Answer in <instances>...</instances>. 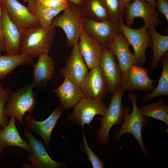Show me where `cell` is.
<instances>
[{
  "mask_svg": "<svg viewBox=\"0 0 168 168\" xmlns=\"http://www.w3.org/2000/svg\"><path fill=\"white\" fill-rule=\"evenodd\" d=\"M55 26L40 25L30 27L22 34L20 54L35 59L50 52L56 32Z\"/></svg>",
  "mask_w": 168,
  "mask_h": 168,
  "instance_id": "6da1fadb",
  "label": "cell"
},
{
  "mask_svg": "<svg viewBox=\"0 0 168 168\" xmlns=\"http://www.w3.org/2000/svg\"><path fill=\"white\" fill-rule=\"evenodd\" d=\"M128 96L131 101L133 111L129 113V108H124L122 125L114 136L116 140H118L124 133H128L133 135L138 141L144 156L148 158L150 155L143 143L142 133V128L147 126L149 119L142 114L138 107L137 95L130 92H128Z\"/></svg>",
  "mask_w": 168,
  "mask_h": 168,
  "instance_id": "7a4b0ae2",
  "label": "cell"
},
{
  "mask_svg": "<svg viewBox=\"0 0 168 168\" xmlns=\"http://www.w3.org/2000/svg\"><path fill=\"white\" fill-rule=\"evenodd\" d=\"M85 15L82 8L69 1L67 7L59 16L54 19L51 25L58 27L64 32L68 47H72L78 42L84 30Z\"/></svg>",
  "mask_w": 168,
  "mask_h": 168,
  "instance_id": "3957f363",
  "label": "cell"
},
{
  "mask_svg": "<svg viewBox=\"0 0 168 168\" xmlns=\"http://www.w3.org/2000/svg\"><path fill=\"white\" fill-rule=\"evenodd\" d=\"M125 91L120 86L112 94L110 105L107 108L105 114L99 118L101 124L96 140L101 145H108V134L113 126L115 124L120 125L123 122L124 108L122 106V98Z\"/></svg>",
  "mask_w": 168,
  "mask_h": 168,
  "instance_id": "277c9868",
  "label": "cell"
},
{
  "mask_svg": "<svg viewBox=\"0 0 168 168\" xmlns=\"http://www.w3.org/2000/svg\"><path fill=\"white\" fill-rule=\"evenodd\" d=\"M34 88L30 84L16 89L12 92L5 105L7 116L15 117L24 127L23 119L25 113L31 114L36 105Z\"/></svg>",
  "mask_w": 168,
  "mask_h": 168,
  "instance_id": "5b68a950",
  "label": "cell"
},
{
  "mask_svg": "<svg viewBox=\"0 0 168 168\" xmlns=\"http://www.w3.org/2000/svg\"><path fill=\"white\" fill-rule=\"evenodd\" d=\"M73 111L68 116L69 121L81 126L89 125L97 115L103 116L107 107L102 100H94L83 97L73 107Z\"/></svg>",
  "mask_w": 168,
  "mask_h": 168,
  "instance_id": "8992f818",
  "label": "cell"
},
{
  "mask_svg": "<svg viewBox=\"0 0 168 168\" xmlns=\"http://www.w3.org/2000/svg\"><path fill=\"white\" fill-rule=\"evenodd\" d=\"M119 25L121 32L133 48L137 62L142 65L146 62V51L151 44L147 27L144 25L138 29H132L124 23L123 19L119 22Z\"/></svg>",
  "mask_w": 168,
  "mask_h": 168,
  "instance_id": "52a82bcc",
  "label": "cell"
},
{
  "mask_svg": "<svg viewBox=\"0 0 168 168\" xmlns=\"http://www.w3.org/2000/svg\"><path fill=\"white\" fill-rule=\"evenodd\" d=\"M154 82L149 77L145 67L133 64L122 72L120 86L125 91L139 90L145 93L155 89L152 85Z\"/></svg>",
  "mask_w": 168,
  "mask_h": 168,
  "instance_id": "ba28073f",
  "label": "cell"
},
{
  "mask_svg": "<svg viewBox=\"0 0 168 168\" xmlns=\"http://www.w3.org/2000/svg\"><path fill=\"white\" fill-rule=\"evenodd\" d=\"M24 135L31 147L32 153L28 156V160L31 165H24L22 168H60L65 167L62 162H57L49 156L42 141H39L32 134L30 130L24 127Z\"/></svg>",
  "mask_w": 168,
  "mask_h": 168,
  "instance_id": "9c48e42d",
  "label": "cell"
},
{
  "mask_svg": "<svg viewBox=\"0 0 168 168\" xmlns=\"http://www.w3.org/2000/svg\"><path fill=\"white\" fill-rule=\"evenodd\" d=\"M156 7L142 0H134L124 10L126 25L130 27L135 18L141 17L148 28L160 25L161 21Z\"/></svg>",
  "mask_w": 168,
  "mask_h": 168,
  "instance_id": "30bf717a",
  "label": "cell"
},
{
  "mask_svg": "<svg viewBox=\"0 0 168 168\" xmlns=\"http://www.w3.org/2000/svg\"><path fill=\"white\" fill-rule=\"evenodd\" d=\"M84 30L96 40L103 47H108L115 38L121 33L119 23L112 20L97 21L85 18Z\"/></svg>",
  "mask_w": 168,
  "mask_h": 168,
  "instance_id": "8fae6325",
  "label": "cell"
},
{
  "mask_svg": "<svg viewBox=\"0 0 168 168\" xmlns=\"http://www.w3.org/2000/svg\"><path fill=\"white\" fill-rule=\"evenodd\" d=\"M81 87L83 97L102 100L108 91L106 79L99 66L88 71Z\"/></svg>",
  "mask_w": 168,
  "mask_h": 168,
  "instance_id": "7c38bea8",
  "label": "cell"
},
{
  "mask_svg": "<svg viewBox=\"0 0 168 168\" xmlns=\"http://www.w3.org/2000/svg\"><path fill=\"white\" fill-rule=\"evenodd\" d=\"M72 47L65 65L59 72L62 77L81 86L88 74V68L80 53L78 43Z\"/></svg>",
  "mask_w": 168,
  "mask_h": 168,
  "instance_id": "4fadbf2b",
  "label": "cell"
},
{
  "mask_svg": "<svg viewBox=\"0 0 168 168\" xmlns=\"http://www.w3.org/2000/svg\"><path fill=\"white\" fill-rule=\"evenodd\" d=\"M7 14L22 34L29 28L40 25L27 7L17 0H3Z\"/></svg>",
  "mask_w": 168,
  "mask_h": 168,
  "instance_id": "5bb4252c",
  "label": "cell"
},
{
  "mask_svg": "<svg viewBox=\"0 0 168 168\" xmlns=\"http://www.w3.org/2000/svg\"><path fill=\"white\" fill-rule=\"evenodd\" d=\"M0 27L6 53L13 55L21 54L22 34L9 17L4 3L1 16Z\"/></svg>",
  "mask_w": 168,
  "mask_h": 168,
  "instance_id": "9a60e30c",
  "label": "cell"
},
{
  "mask_svg": "<svg viewBox=\"0 0 168 168\" xmlns=\"http://www.w3.org/2000/svg\"><path fill=\"white\" fill-rule=\"evenodd\" d=\"M99 66L106 80L109 92L113 93L120 86L122 71L108 47H103Z\"/></svg>",
  "mask_w": 168,
  "mask_h": 168,
  "instance_id": "2e32d148",
  "label": "cell"
},
{
  "mask_svg": "<svg viewBox=\"0 0 168 168\" xmlns=\"http://www.w3.org/2000/svg\"><path fill=\"white\" fill-rule=\"evenodd\" d=\"M65 110L60 104L46 119L41 121L35 120L30 115L26 116L28 128L39 135L44 140L48 148L50 147L51 136L57 121Z\"/></svg>",
  "mask_w": 168,
  "mask_h": 168,
  "instance_id": "e0dca14e",
  "label": "cell"
},
{
  "mask_svg": "<svg viewBox=\"0 0 168 168\" xmlns=\"http://www.w3.org/2000/svg\"><path fill=\"white\" fill-rule=\"evenodd\" d=\"M78 44L80 53L88 69L99 66L103 47L101 44L84 30Z\"/></svg>",
  "mask_w": 168,
  "mask_h": 168,
  "instance_id": "ac0fdd59",
  "label": "cell"
},
{
  "mask_svg": "<svg viewBox=\"0 0 168 168\" xmlns=\"http://www.w3.org/2000/svg\"><path fill=\"white\" fill-rule=\"evenodd\" d=\"M130 44L124 35L119 34L110 44L108 48L116 57L122 72L132 65L138 64L134 54L129 49Z\"/></svg>",
  "mask_w": 168,
  "mask_h": 168,
  "instance_id": "d6986e66",
  "label": "cell"
},
{
  "mask_svg": "<svg viewBox=\"0 0 168 168\" xmlns=\"http://www.w3.org/2000/svg\"><path fill=\"white\" fill-rule=\"evenodd\" d=\"M37 62L32 65L33 79L31 84L34 87L42 89L46 86L52 78L54 72V60L49 54H44L38 58Z\"/></svg>",
  "mask_w": 168,
  "mask_h": 168,
  "instance_id": "ffe728a7",
  "label": "cell"
},
{
  "mask_svg": "<svg viewBox=\"0 0 168 168\" xmlns=\"http://www.w3.org/2000/svg\"><path fill=\"white\" fill-rule=\"evenodd\" d=\"M53 91L59 98L64 110L73 107L83 97L81 86L66 78Z\"/></svg>",
  "mask_w": 168,
  "mask_h": 168,
  "instance_id": "44dd1931",
  "label": "cell"
},
{
  "mask_svg": "<svg viewBox=\"0 0 168 168\" xmlns=\"http://www.w3.org/2000/svg\"><path fill=\"white\" fill-rule=\"evenodd\" d=\"M16 119L11 117L8 124L0 129V147L3 150L6 147L14 146L20 147L28 151L30 154L32 151L28 143L21 136L16 126Z\"/></svg>",
  "mask_w": 168,
  "mask_h": 168,
  "instance_id": "7402d4cb",
  "label": "cell"
},
{
  "mask_svg": "<svg viewBox=\"0 0 168 168\" xmlns=\"http://www.w3.org/2000/svg\"><path fill=\"white\" fill-rule=\"evenodd\" d=\"M148 31L151 40L150 47L153 53L151 62L152 71L158 66L162 57L168 54V35L160 34L153 27L148 28Z\"/></svg>",
  "mask_w": 168,
  "mask_h": 168,
  "instance_id": "603a6c76",
  "label": "cell"
},
{
  "mask_svg": "<svg viewBox=\"0 0 168 168\" xmlns=\"http://www.w3.org/2000/svg\"><path fill=\"white\" fill-rule=\"evenodd\" d=\"M34 59L28 55L21 54L17 55L0 53V80L4 79L17 67L21 65H32Z\"/></svg>",
  "mask_w": 168,
  "mask_h": 168,
  "instance_id": "cb8c5ba5",
  "label": "cell"
},
{
  "mask_svg": "<svg viewBox=\"0 0 168 168\" xmlns=\"http://www.w3.org/2000/svg\"><path fill=\"white\" fill-rule=\"evenodd\" d=\"M68 3L57 7L47 8L40 5L35 0H33L28 2L27 7L40 25L48 27L51 25L55 17L66 9Z\"/></svg>",
  "mask_w": 168,
  "mask_h": 168,
  "instance_id": "d4e9b609",
  "label": "cell"
},
{
  "mask_svg": "<svg viewBox=\"0 0 168 168\" xmlns=\"http://www.w3.org/2000/svg\"><path fill=\"white\" fill-rule=\"evenodd\" d=\"M81 7L87 18L97 21L112 20L99 0H84Z\"/></svg>",
  "mask_w": 168,
  "mask_h": 168,
  "instance_id": "484cf974",
  "label": "cell"
},
{
  "mask_svg": "<svg viewBox=\"0 0 168 168\" xmlns=\"http://www.w3.org/2000/svg\"><path fill=\"white\" fill-rule=\"evenodd\" d=\"M161 60L162 70L157 86L153 90L145 93L143 102L157 96H168V54L163 56Z\"/></svg>",
  "mask_w": 168,
  "mask_h": 168,
  "instance_id": "4316f807",
  "label": "cell"
},
{
  "mask_svg": "<svg viewBox=\"0 0 168 168\" xmlns=\"http://www.w3.org/2000/svg\"><path fill=\"white\" fill-rule=\"evenodd\" d=\"M146 117L153 118L165 123L167 126L166 132H168V107L163 99L157 102L141 107L139 109Z\"/></svg>",
  "mask_w": 168,
  "mask_h": 168,
  "instance_id": "83f0119b",
  "label": "cell"
},
{
  "mask_svg": "<svg viewBox=\"0 0 168 168\" xmlns=\"http://www.w3.org/2000/svg\"><path fill=\"white\" fill-rule=\"evenodd\" d=\"M114 21L119 23L124 14L125 8L120 0H99Z\"/></svg>",
  "mask_w": 168,
  "mask_h": 168,
  "instance_id": "f1b7e54d",
  "label": "cell"
},
{
  "mask_svg": "<svg viewBox=\"0 0 168 168\" xmlns=\"http://www.w3.org/2000/svg\"><path fill=\"white\" fill-rule=\"evenodd\" d=\"M12 91L9 88H5L0 81V128H3L9 122L6 115L5 105Z\"/></svg>",
  "mask_w": 168,
  "mask_h": 168,
  "instance_id": "f546056e",
  "label": "cell"
},
{
  "mask_svg": "<svg viewBox=\"0 0 168 168\" xmlns=\"http://www.w3.org/2000/svg\"><path fill=\"white\" fill-rule=\"evenodd\" d=\"M82 130V141L80 147L81 150L88 156V160L90 161L93 168H103L105 167L104 163L99 158L97 155L92 151L89 147L83 129Z\"/></svg>",
  "mask_w": 168,
  "mask_h": 168,
  "instance_id": "4dcf8cb0",
  "label": "cell"
},
{
  "mask_svg": "<svg viewBox=\"0 0 168 168\" xmlns=\"http://www.w3.org/2000/svg\"><path fill=\"white\" fill-rule=\"evenodd\" d=\"M156 7L168 21V0H156Z\"/></svg>",
  "mask_w": 168,
  "mask_h": 168,
  "instance_id": "1f68e13d",
  "label": "cell"
},
{
  "mask_svg": "<svg viewBox=\"0 0 168 168\" xmlns=\"http://www.w3.org/2000/svg\"><path fill=\"white\" fill-rule=\"evenodd\" d=\"M41 6L47 8H55L66 4L52 0H34Z\"/></svg>",
  "mask_w": 168,
  "mask_h": 168,
  "instance_id": "d6a6232c",
  "label": "cell"
},
{
  "mask_svg": "<svg viewBox=\"0 0 168 168\" xmlns=\"http://www.w3.org/2000/svg\"><path fill=\"white\" fill-rule=\"evenodd\" d=\"M3 2H0V46L2 48L3 52H5V43L2 33L0 27V19Z\"/></svg>",
  "mask_w": 168,
  "mask_h": 168,
  "instance_id": "836d02e7",
  "label": "cell"
},
{
  "mask_svg": "<svg viewBox=\"0 0 168 168\" xmlns=\"http://www.w3.org/2000/svg\"><path fill=\"white\" fill-rule=\"evenodd\" d=\"M134 0H120L124 8H125Z\"/></svg>",
  "mask_w": 168,
  "mask_h": 168,
  "instance_id": "e575fe53",
  "label": "cell"
},
{
  "mask_svg": "<svg viewBox=\"0 0 168 168\" xmlns=\"http://www.w3.org/2000/svg\"><path fill=\"white\" fill-rule=\"evenodd\" d=\"M84 0H69V1L80 7L82 6Z\"/></svg>",
  "mask_w": 168,
  "mask_h": 168,
  "instance_id": "d590c367",
  "label": "cell"
},
{
  "mask_svg": "<svg viewBox=\"0 0 168 168\" xmlns=\"http://www.w3.org/2000/svg\"><path fill=\"white\" fill-rule=\"evenodd\" d=\"M142 0L148 2V3H149V4H151L153 6L156 7V0Z\"/></svg>",
  "mask_w": 168,
  "mask_h": 168,
  "instance_id": "8d00e7d4",
  "label": "cell"
},
{
  "mask_svg": "<svg viewBox=\"0 0 168 168\" xmlns=\"http://www.w3.org/2000/svg\"><path fill=\"white\" fill-rule=\"evenodd\" d=\"M61 2L67 3H68L69 2V0H52Z\"/></svg>",
  "mask_w": 168,
  "mask_h": 168,
  "instance_id": "74e56055",
  "label": "cell"
},
{
  "mask_svg": "<svg viewBox=\"0 0 168 168\" xmlns=\"http://www.w3.org/2000/svg\"><path fill=\"white\" fill-rule=\"evenodd\" d=\"M23 0L25 2H28L30 1L34 0Z\"/></svg>",
  "mask_w": 168,
  "mask_h": 168,
  "instance_id": "f35d334b",
  "label": "cell"
},
{
  "mask_svg": "<svg viewBox=\"0 0 168 168\" xmlns=\"http://www.w3.org/2000/svg\"><path fill=\"white\" fill-rule=\"evenodd\" d=\"M3 52V50H2V48H1V46H0V53L1 52Z\"/></svg>",
  "mask_w": 168,
  "mask_h": 168,
  "instance_id": "ab89813d",
  "label": "cell"
},
{
  "mask_svg": "<svg viewBox=\"0 0 168 168\" xmlns=\"http://www.w3.org/2000/svg\"><path fill=\"white\" fill-rule=\"evenodd\" d=\"M3 150H2L0 147V153H2L3 152Z\"/></svg>",
  "mask_w": 168,
  "mask_h": 168,
  "instance_id": "60d3db41",
  "label": "cell"
},
{
  "mask_svg": "<svg viewBox=\"0 0 168 168\" xmlns=\"http://www.w3.org/2000/svg\"><path fill=\"white\" fill-rule=\"evenodd\" d=\"M0 2H3V0H0Z\"/></svg>",
  "mask_w": 168,
  "mask_h": 168,
  "instance_id": "b9f144b4",
  "label": "cell"
}]
</instances>
